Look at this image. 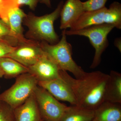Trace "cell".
I'll use <instances>...</instances> for the list:
<instances>
[{"instance_id":"6da1fadb","label":"cell","mask_w":121,"mask_h":121,"mask_svg":"<svg viewBox=\"0 0 121 121\" xmlns=\"http://www.w3.org/2000/svg\"><path fill=\"white\" fill-rule=\"evenodd\" d=\"M60 76L70 87L78 105L94 110L104 102L109 75L100 71L86 72L82 78H73L60 69Z\"/></svg>"},{"instance_id":"7a4b0ae2","label":"cell","mask_w":121,"mask_h":121,"mask_svg":"<svg viewBox=\"0 0 121 121\" xmlns=\"http://www.w3.org/2000/svg\"><path fill=\"white\" fill-rule=\"evenodd\" d=\"M63 4V1H60L53 12L41 16H37L32 13L26 14L23 23L28 28L27 38L39 42L44 41L51 44L58 43L59 37L55 31L54 24L60 16Z\"/></svg>"},{"instance_id":"3957f363","label":"cell","mask_w":121,"mask_h":121,"mask_svg":"<svg viewBox=\"0 0 121 121\" xmlns=\"http://www.w3.org/2000/svg\"><path fill=\"white\" fill-rule=\"evenodd\" d=\"M65 30L61 39L57 43L51 44L44 41L40 42V47L45 54L53 60L60 69L71 72L76 78H82L86 72L75 62L72 57L71 44L67 40Z\"/></svg>"},{"instance_id":"277c9868","label":"cell","mask_w":121,"mask_h":121,"mask_svg":"<svg viewBox=\"0 0 121 121\" xmlns=\"http://www.w3.org/2000/svg\"><path fill=\"white\" fill-rule=\"evenodd\" d=\"M115 28L114 25L104 24L72 31L65 30L66 35H79L88 38L95 49V54L90 68L94 69L100 64L103 53L109 45L108 35Z\"/></svg>"},{"instance_id":"5b68a950","label":"cell","mask_w":121,"mask_h":121,"mask_svg":"<svg viewBox=\"0 0 121 121\" xmlns=\"http://www.w3.org/2000/svg\"><path fill=\"white\" fill-rule=\"evenodd\" d=\"M33 75L25 73L17 77L14 84L0 94V100L13 109L22 105L33 94L38 85Z\"/></svg>"},{"instance_id":"8992f818","label":"cell","mask_w":121,"mask_h":121,"mask_svg":"<svg viewBox=\"0 0 121 121\" xmlns=\"http://www.w3.org/2000/svg\"><path fill=\"white\" fill-rule=\"evenodd\" d=\"M42 118L45 121H60L68 106L61 103L38 85L33 93Z\"/></svg>"},{"instance_id":"52a82bcc","label":"cell","mask_w":121,"mask_h":121,"mask_svg":"<svg viewBox=\"0 0 121 121\" xmlns=\"http://www.w3.org/2000/svg\"><path fill=\"white\" fill-rule=\"evenodd\" d=\"M44 54L40 42L32 40L16 47L7 57L13 59L29 68L37 62Z\"/></svg>"},{"instance_id":"ba28073f","label":"cell","mask_w":121,"mask_h":121,"mask_svg":"<svg viewBox=\"0 0 121 121\" xmlns=\"http://www.w3.org/2000/svg\"><path fill=\"white\" fill-rule=\"evenodd\" d=\"M28 68L29 73L34 76L38 82L60 78V69L45 52L37 62Z\"/></svg>"},{"instance_id":"9c48e42d","label":"cell","mask_w":121,"mask_h":121,"mask_svg":"<svg viewBox=\"0 0 121 121\" xmlns=\"http://www.w3.org/2000/svg\"><path fill=\"white\" fill-rule=\"evenodd\" d=\"M38 84L58 101L68 102L72 105H78L70 87L60 77L48 81L39 82Z\"/></svg>"},{"instance_id":"30bf717a","label":"cell","mask_w":121,"mask_h":121,"mask_svg":"<svg viewBox=\"0 0 121 121\" xmlns=\"http://www.w3.org/2000/svg\"><path fill=\"white\" fill-rule=\"evenodd\" d=\"M84 12L82 2L80 0H67L60 13V29L70 28Z\"/></svg>"},{"instance_id":"8fae6325","label":"cell","mask_w":121,"mask_h":121,"mask_svg":"<svg viewBox=\"0 0 121 121\" xmlns=\"http://www.w3.org/2000/svg\"><path fill=\"white\" fill-rule=\"evenodd\" d=\"M15 121H41L37 102L33 94L23 104L13 109Z\"/></svg>"},{"instance_id":"7c38bea8","label":"cell","mask_w":121,"mask_h":121,"mask_svg":"<svg viewBox=\"0 0 121 121\" xmlns=\"http://www.w3.org/2000/svg\"><path fill=\"white\" fill-rule=\"evenodd\" d=\"M107 8L105 7L97 11L85 12L73 25L69 30L74 31L105 24V13Z\"/></svg>"},{"instance_id":"4fadbf2b","label":"cell","mask_w":121,"mask_h":121,"mask_svg":"<svg viewBox=\"0 0 121 121\" xmlns=\"http://www.w3.org/2000/svg\"><path fill=\"white\" fill-rule=\"evenodd\" d=\"M96 121H121V104L104 101L94 110Z\"/></svg>"},{"instance_id":"5bb4252c","label":"cell","mask_w":121,"mask_h":121,"mask_svg":"<svg viewBox=\"0 0 121 121\" xmlns=\"http://www.w3.org/2000/svg\"><path fill=\"white\" fill-rule=\"evenodd\" d=\"M104 92V102L121 104V74L111 70Z\"/></svg>"},{"instance_id":"9a60e30c","label":"cell","mask_w":121,"mask_h":121,"mask_svg":"<svg viewBox=\"0 0 121 121\" xmlns=\"http://www.w3.org/2000/svg\"><path fill=\"white\" fill-rule=\"evenodd\" d=\"M26 14L20 7H16L11 9L8 15V21L9 28L12 33L21 41L26 43L30 39L24 37L22 23Z\"/></svg>"},{"instance_id":"2e32d148","label":"cell","mask_w":121,"mask_h":121,"mask_svg":"<svg viewBox=\"0 0 121 121\" xmlns=\"http://www.w3.org/2000/svg\"><path fill=\"white\" fill-rule=\"evenodd\" d=\"M94 110L78 105L68 106L60 121H91Z\"/></svg>"},{"instance_id":"e0dca14e","label":"cell","mask_w":121,"mask_h":121,"mask_svg":"<svg viewBox=\"0 0 121 121\" xmlns=\"http://www.w3.org/2000/svg\"><path fill=\"white\" fill-rule=\"evenodd\" d=\"M0 67L7 78L17 77L29 71L28 68L9 57L0 58Z\"/></svg>"},{"instance_id":"ac0fdd59","label":"cell","mask_w":121,"mask_h":121,"mask_svg":"<svg viewBox=\"0 0 121 121\" xmlns=\"http://www.w3.org/2000/svg\"><path fill=\"white\" fill-rule=\"evenodd\" d=\"M105 24L112 25L118 29H121V4L115 1L107 8L105 13Z\"/></svg>"},{"instance_id":"d6986e66","label":"cell","mask_w":121,"mask_h":121,"mask_svg":"<svg viewBox=\"0 0 121 121\" xmlns=\"http://www.w3.org/2000/svg\"><path fill=\"white\" fill-rule=\"evenodd\" d=\"M0 42L14 47L25 43L21 41L12 33L8 25L0 19Z\"/></svg>"},{"instance_id":"ffe728a7","label":"cell","mask_w":121,"mask_h":121,"mask_svg":"<svg viewBox=\"0 0 121 121\" xmlns=\"http://www.w3.org/2000/svg\"><path fill=\"white\" fill-rule=\"evenodd\" d=\"M0 121H15L13 109L1 101L0 106Z\"/></svg>"},{"instance_id":"44dd1931","label":"cell","mask_w":121,"mask_h":121,"mask_svg":"<svg viewBox=\"0 0 121 121\" xmlns=\"http://www.w3.org/2000/svg\"><path fill=\"white\" fill-rule=\"evenodd\" d=\"M108 0H88L82 2L85 12H93L103 8Z\"/></svg>"},{"instance_id":"7402d4cb","label":"cell","mask_w":121,"mask_h":121,"mask_svg":"<svg viewBox=\"0 0 121 121\" xmlns=\"http://www.w3.org/2000/svg\"><path fill=\"white\" fill-rule=\"evenodd\" d=\"M16 47L0 42V58L7 57L15 50Z\"/></svg>"},{"instance_id":"603a6c76","label":"cell","mask_w":121,"mask_h":121,"mask_svg":"<svg viewBox=\"0 0 121 121\" xmlns=\"http://www.w3.org/2000/svg\"><path fill=\"white\" fill-rule=\"evenodd\" d=\"M39 0H18V2L20 6L27 5L31 10L35 11L39 2Z\"/></svg>"},{"instance_id":"cb8c5ba5","label":"cell","mask_w":121,"mask_h":121,"mask_svg":"<svg viewBox=\"0 0 121 121\" xmlns=\"http://www.w3.org/2000/svg\"><path fill=\"white\" fill-rule=\"evenodd\" d=\"M40 2L46 5L48 8H51V0H39Z\"/></svg>"},{"instance_id":"d4e9b609","label":"cell","mask_w":121,"mask_h":121,"mask_svg":"<svg viewBox=\"0 0 121 121\" xmlns=\"http://www.w3.org/2000/svg\"><path fill=\"white\" fill-rule=\"evenodd\" d=\"M4 73L0 67V78H2L3 76H4Z\"/></svg>"},{"instance_id":"484cf974","label":"cell","mask_w":121,"mask_h":121,"mask_svg":"<svg viewBox=\"0 0 121 121\" xmlns=\"http://www.w3.org/2000/svg\"><path fill=\"white\" fill-rule=\"evenodd\" d=\"M2 0H0V6L1 4V3H2Z\"/></svg>"},{"instance_id":"4316f807","label":"cell","mask_w":121,"mask_h":121,"mask_svg":"<svg viewBox=\"0 0 121 121\" xmlns=\"http://www.w3.org/2000/svg\"><path fill=\"white\" fill-rule=\"evenodd\" d=\"M95 121V119H93V120H92V121Z\"/></svg>"},{"instance_id":"83f0119b","label":"cell","mask_w":121,"mask_h":121,"mask_svg":"<svg viewBox=\"0 0 121 121\" xmlns=\"http://www.w3.org/2000/svg\"><path fill=\"white\" fill-rule=\"evenodd\" d=\"M0 104H1V101L0 100Z\"/></svg>"},{"instance_id":"f1b7e54d","label":"cell","mask_w":121,"mask_h":121,"mask_svg":"<svg viewBox=\"0 0 121 121\" xmlns=\"http://www.w3.org/2000/svg\"><path fill=\"white\" fill-rule=\"evenodd\" d=\"M43 121V120H42V121Z\"/></svg>"}]
</instances>
